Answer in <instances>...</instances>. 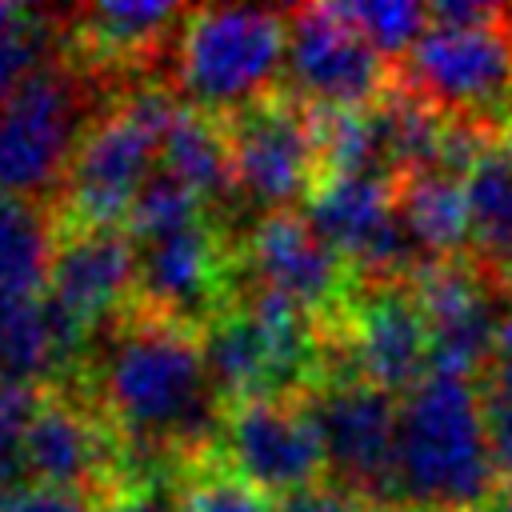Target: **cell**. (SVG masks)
Wrapping results in <instances>:
<instances>
[{
  "label": "cell",
  "instance_id": "obj_20",
  "mask_svg": "<svg viewBox=\"0 0 512 512\" xmlns=\"http://www.w3.org/2000/svg\"><path fill=\"white\" fill-rule=\"evenodd\" d=\"M172 508L176 512H272L276 500H268L240 472H232L220 452H212L176 472Z\"/></svg>",
  "mask_w": 512,
  "mask_h": 512
},
{
  "label": "cell",
  "instance_id": "obj_16",
  "mask_svg": "<svg viewBox=\"0 0 512 512\" xmlns=\"http://www.w3.org/2000/svg\"><path fill=\"white\" fill-rule=\"evenodd\" d=\"M160 168L172 172L184 188H192L224 232H228V220H236V212H244L240 196H236L232 148H228L224 120L204 116L196 108H180V116L164 140Z\"/></svg>",
  "mask_w": 512,
  "mask_h": 512
},
{
  "label": "cell",
  "instance_id": "obj_17",
  "mask_svg": "<svg viewBox=\"0 0 512 512\" xmlns=\"http://www.w3.org/2000/svg\"><path fill=\"white\" fill-rule=\"evenodd\" d=\"M468 256L504 288H512V140L488 148L464 176Z\"/></svg>",
  "mask_w": 512,
  "mask_h": 512
},
{
  "label": "cell",
  "instance_id": "obj_29",
  "mask_svg": "<svg viewBox=\"0 0 512 512\" xmlns=\"http://www.w3.org/2000/svg\"><path fill=\"white\" fill-rule=\"evenodd\" d=\"M504 20H508V28H512V4H504Z\"/></svg>",
  "mask_w": 512,
  "mask_h": 512
},
{
  "label": "cell",
  "instance_id": "obj_28",
  "mask_svg": "<svg viewBox=\"0 0 512 512\" xmlns=\"http://www.w3.org/2000/svg\"><path fill=\"white\" fill-rule=\"evenodd\" d=\"M480 512H512V484H500V488L492 492V500H488Z\"/></svg>",
  "mask_w": 512,
  "mask_h": 512
},
{
  "label": "cell",
  "instance_id": "obj_21",
  "mask_svg": "<svg viewBox=\"0 0 512 512\" xmlns=\"http://www.w3.org/2000/svg\"><path fill=\"white\" fill-rule=\"evenodd\" d=\"M52 16L40 8H20L0 0V108L32 80L44 64V48L52 40Z\"/></svg>",
  "mask_w": 512,
  "mask_h": 512
},
{
  "label": "cell",
  "instance_id": "obj_12",
  "mask_svg": "<svg viewBox=\"0 0 512 512\" xmlns=\"http://www.w3.org/2000/svg\"><path fill=\"white\" fill-rule=\"evenodd\" d=\"M220 456L268 500H284L328 480L324 444L304 400H244L228 408Z\"/></svg>",
  "mask_w": 512,
  "mask_h": 512
},
{
  "label": "cell",
  "instance_id": "obj_4",
  "mask_svg": "<svg viewBox=\"0 0 512 512\" xmlns=\"http://www.w3.org/2000/svg\"><path fill=\"white\" fill-rule=\"evenodd\" d=\"M224 132L232 148L236 196L248 224L272 212H304L324 180L320 112L280 88L228 116Z\"/></svg>",
  "mask_w": 512,
  "mask_h": 512
},
{
  "label": "cell",
  "instance_id": "obj_9",
  "mask_svg": "<svg viewBox=\"0 0 512 512\" xmlns=\"http://www.w3.org/2000/svg\"><path fill=\"white\" fill-rule=\"evenodd\" d=\"M236 292H268L312 316H328L352 288V264L308 224L304 212H272L244 224L232 240Z\"/></svg>",
  "mask_w": 512,
  "mask_h": 512
},
{
  "label": "cell",
  "instance_id": "obj_23",
  "mask_svg": "<svg viewBox=\"0 0 512 512\" xmlns=\"http://www.w3.org/2000/svg\"><path fill=\"white\" fill-rule=\"evenodd\" d=\"M44 392H36V384H16V380H0V492L24 484L28 476V428L40 412Z\"/></svg>",
  "mask_w": 512,
  "mask_h": 512
},
{
  "label": "cell",
  "instance_id": "obj_11",
  "mask_svg": "<svg viewBox=\"0 0 512 512\" xmlns=\"http://www.w3.org/2000/svg\"><path fill=\"white\" fill-rule=\"evenodd\" d=\"M84 84L64 64H44L0 108V196L48 188L76 152Z\"/></svg>",
  "mask_w": 512,
  "mask_h": 512
},
{
  "label": "cell",
  "instance_id": "obj_7",
  "mask_svg": "<svg viewBox=\"0 0 512 512\" xmlns=\"http://www.w3.org/2000/svg\"><path fill=\"white\" fill-rule=\"evenodd\" d=\"M304 408L324 444L328 484L368 500L376 512H396L392 464L400 396L360 376H336L316 384L304 396Z\"/></svg>",
  "mask_w": 512,
  "mask_h": 512
},
{
  "label": "cell",
  "instance_id": "obj_2",
  "mask_svg": "<svg viewBox=\"0 0 512 512\" xmlns=\"http://www.w3.org/2000/svg\"><path fill=\"white\" fill-rule=\"evenodd\" d=\"M288 8H188L176 48V92L204 116L228 120L284 88Z\"/></svg>",
  "mask_w": 512,
  "mask_h": 512
},
{
  "label": "cell",
  "instance_id": "obj_24",
  "mask_svg": "<svg viewBox=\"0 0 512 512\" xmlns=\"http://www.w3.org/2000/svg\"><path fill=\"white\" fill-rule=\"evenodd\" d=\"M0 512H100V508L84 492L40 484V480H24V484L0 492Z\"/></svg>",
  "mask_w": 512,
  "mask_h": 512
},
{
  "label": "cell",
  "instance_id": "obj_8",
  "mask_svg": "<svg viewBox=\"0 0 512 512\" xmlns=\"http://www.w3.org/2000/svg\"><path fill=\"white\" fill-rule=\"evenodd\" d=\"M236 300L232 232L212 216L136 240V308L204 332Z\"/></svg>",
  "mask_w": 512,
  "mask_h": 512
},
{
  "label": "cell",
  "instance_id": "obj_26",
  "mask_svg": "<svg viewBox=\"0 0 512 512\" xmlns=\"http://www.w3.org/2000/svg\"><path fill=\"white\" fill-rule=\"evenodd\" d=\"M272 512H376V508L368 500H360V496H352V492H344V488H336V484L324 480L316 488H304L296 496L276 500Z\"/></svg>",
  "mask_w": 512,
  "mask_h": 512
},
{
  "label": "cell",
  "instance_id": "obj_13",
  "mask_svg": "<svg viewBox=\"0 0 512 512\" xmlns=\"http://www.w3.org/2000/svg\"><path fill=\"white\" fill-rule=\"evenodd\" d=\"M24 452L28 476L40 484L72 488L84 496H96V488L108 496L124 488V448L96 404L44 396Z\"/></svg>",
  "mask_w": 512,
  "mask_h": 512
},
{
  "label": "cell",
  "instance_id": "obj_19",
  "mask_svg": "<svg viewBox=\"0 0 512 512\" xmlns=\"http://www.w3.org/2000/svg\"><path fill=\"white\" fill-rule=\"evenodd\" d=\"M56 240L44 208L24 196H0V296L36 300L48 284Z\"/></svg>",
  "mask_w": 512,
  "mask_h": 512
},
{
  "label": "cell",
  "instance_id": "obj_18",
  "mask_svg": "<svg viewBox=\"0 0 512 512\" xmlns=\"http://www.w3.org/2000/svg\"><path fill=\"white\" fill-rule=\"evenodd\" d=\"M396 212L428 260L468 252V200L464 180L440 168H420L396 180Z\"/></svg>",
  "mask_w": 512,
  "mask_h": 512
},
{
  "label": "cell",
  "instance_id": "obj_6",
  "mask_svg": "<svg viewBox=\"0 0 512 512\" xmlns=\"http://www.w3.org/2000/svg\"><path fill=\"white\" fill-rule=\"evenodd\" d=\"M392 84L396 64L364 40L344 4L288 8V96H296L312 112H368Z\"/></svg>",
  "mask_w": 512,
  "mask_h": 512
},
{
  "label": "cell",
  "instance_id": "obj_3",
  "mask_svg": "<svg viewBox=\"0 0 512 512\" xmlns=\"http://www.w3.org/2000/svg\"><path fill=\"white\" fill-rule=\"evenodd\" d=\"M180 100L144 84L116 108L88 124L68 168H64V212L68 228H120L144 184L160 172L156 156L180 116Z\"/></svg>",
  "mask_w": 512,
  "mask_h": 512
},
{
  "label": "cell",
  "instance_id": "obj_27",
  "mask_svg": "<svg viewBox=\"0 0 512 512\" xmlns=\"http://www.w3.org/2000/svg\"><path fill=\"white\" fill-rule=\"evenodd\" d=\"M100 512H176L172 508V484L164 492L160 488H124V492H112Z\"/></svg>",
  "mask_w": 512,
  "mask_h": 512
},
{
  "label": "cell",
  "instance_id": "obj_5",
  "mask_svg": "<svg viewBox=\"0 0 512 512\" xmlns=\"http://www.w3.org/2000/svg\"><path fill=\"white\" fill-rule=\"evenodd\" d=\"M396 80L444 120L512 132V28L504 16L480 28L428 24L396 60Z\"/></svg>",
  "mask_w": 512,
  "mask_h": 512
},
{
  "label": "cell",
  "instance_id": "obj_22",
  "mask_svg": "<svg viewBox=\"0 0 512 512\" xmlns=\"http://www.w3.org/2000/svg\"><path fill=\"white\" fill-rule=\"evenodd\" d=\"M352 24L364 32V40L384 56L400 60L424 32H428V4H408V0H376V4H344Z\"/></svg>",
  "mask_w": 512,
  "mask_h": 512
},
{
  "label": "cell",
  "instance_id": "obj_25",
  "mask_svg": "<svg viewBox=\"0 0 512 512\" xmlns=\"http://www.w3.org/2000/svg\"><path fill=\"white\" fill-rule=\"evenodd\" d=\"M484 428H488V448H492V468L500 484H512V392H484Z\"/></svg>",
  "mask_w": 512,
  "mask_h": 512
},
{
  "label": "cell",
  "instance_id": "obj_14",
  "mask_svg": "<svg viewBox=\"0 0 512 512\" xmlns=\"http://www.w3.org/2000/svg\"><path fill=\"white\" fill-rule=\"evenodd\" d=\"M48 300L80 324H112L136 300V240L128 228H68L56 240Z\"/></svg>",
  "mask_w": 512,
  "mask_h": 512
},
{
  "label": "cell",
  "instance_id": "obj_1",
  "mask_svg": "<svg viewBox=\"0 0 512 512\" xmlns=\"http://www.w3.org/2000/svg\"><path fill=\"white\" fill-rule=\"evenodd\" d=\"M396 512H480L500 488L480 384L432 372L400 400Z\"/></svg>",
  "mask_w": 512,
  "mask_h": 512
},
{
  "label": "cell",
  "instance_id": "obj_10",
  "mask_svg": "<svg viewBox=\"0 0 512 512\" xmlns=\"http://www.w3.org/2000/svg\"><path fill=\"white\" fill-rule=\"evenodd\" d=\"M412 284L432 332V372L480 380L512 312V288L496 284L468 252L428 260Z\"/></svg>",
  "mask_w": 512,
  "mask_h": 512
},
{
  "label": "cell",
  "instance_id": "obj_15",
  "mask_svg": "<svg viewBox=\"0 0 512 512\" xmlns=\"http://www.w3.org/2000/svg\"><path fill=\"white\" fill-rule=\"evenodd\" d=\"M188 8L180 4H92L72 16V44L80 68L144 72L172 56Z\"/></svg>",
  "mask_w": 512,
  "mask_h": 512
}]
</instances>
